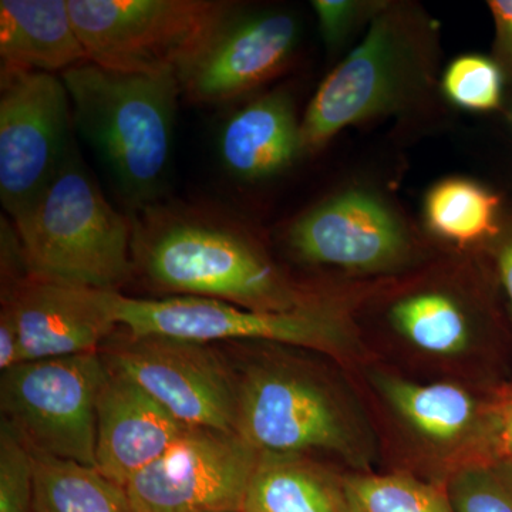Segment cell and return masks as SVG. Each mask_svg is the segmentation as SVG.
<instances>
[{
    "label": "cell",
    "instance_id": "cell-11",
    "mask_svg": "<svg viewBox=\"0 0 512 512\" xmlns=\"http://www.w3.org/2000/svg\"><path fill=\"white\" fill-rule=\"evenodd\" d=\"M70 109L62 77L2 72L0 200L12 220L39 197L72 153Z\"/></svg>",
    "mask_w": 512,
    "mask_h": 512
},
{
    "label": "cell",
    "instance_id": "cell-6",
    "mask_svg": "<svg viewBox=\"0 0 512 512\" xmlns=\"http://www.w3.org/2000/svg\"><path fill=\"white\" fill-rule=\"evenodd\" d=\"M367 382L416 461L417 477L446 487L461 470L501 458L510 386L457 377L417 380L386 369L369 370Z\"/></svg>",
    "mask_w": 512,
    "mask_h": 512
},
{
    "label": "cell",
    "instance_id": "cell-30",
    "mask_svg": "<svg viewBox=\"0 0 512 512\" xmlns=\"http://www.w3.org/2000/svg\"><path fill=\"white\" fill-rule=\"evenodd\" d=\"M23 363L22 339L15 316L9 306L2 305L0 312V369L2 373Z\"/></svg>",
    "mask_w": 512,
    "mask_h": 512
},
{
    "label": "cell",
    "instance_id": "cell-18",
    "mask_svg": "<svg viewBox=\"0 0 512 512\" xmlns=\"http://www.w3.org/2000/svg\"><path fill=\"white\" fill-rule=\"evenodd\" d=\"M301 154V121L292 97L284 92L251 101L222 128V164L247 183L281 174Z\"/></svg>",
    "mask_w": 512,
    "mask_h": 512
},
{
    "label": "cell",
    "instance_id": "cell-4",
    "mask_svg": "<svg viewBox=\"0 0 512 512\" xmlns=\"http://www.w3.org/2000/svg\"><path fill=\"white\" fill-rule=\"evenodd\" d=\"M237 394L235 431L259 453L323 451L370 471L375 430L349 387L299 363L264 360L238 377Z\"/></svg>",
    "mask_w": 512,
    "mask_h": 512
},
{
    "label": "cell",
    "instance_id": "cell-24",
    "mask_svg": "<svg viewBox=\"0 0 512 512\" xmlns=\"http://www.w3.org/2000/svg\"><path fill=\"white\" fill-rule=\"evenodd\" d=\"M505 76L493 57L461 55L441 79L444 96L458 109L488 113L503 107Z\"/></svg>",
    "mask_w": 512,
    "mask_h": 512
},
{
    "label": "cell",
    "instance_id": "cell-19",
    "mask_svg": "<svg viewBox=\"0 0 512 512\" xmlns=\"http://www.w3.org/2000/svg\"><path fill=\"white\" fill-rule=\"evenodd\" d=\"M0 57L2 72L63 74L89 62L69 0H2Z\"/></svg>",
    "mask_w": 512,
    "mask_h": 512
},
{
    "label": "cell",
    "instance_id": "cell-22",
    "mask_svg": "<svg viewBox=\"0 0 512 512\" xmlns=\"http://www.w3.org/2000/svg\"><path fill=\"white\" fill-rule=\"evenodd\" d=\"M33 457V512H136L126 488L96 467L37 453Z\"/></svg>",
    "mask_w": 512,
    "mask_h": 512
},
{
    "label": "cell",
    "instance_id": "cell-25",
    "mask_svg": "<svg viewBox=\"0 0 512 512\" xmlns=\"http://www.w3.org/2000/svg\"><path fill=\"white\" fill-rule=\"evenodd\" d=\"M446 490L457 512H512V461L495 458L461 470Z\"/></svg>",
    "mask_w": 512,
    "mask_h": 512
},
{
    "label": "cell",
    "instance_id": "cell-7",
    "mask_svg": "<svg viewBox=\"0 0 512 512\" xmlns=\"http://www.w3.org/2000/svg\"><path fill=\"white\" fill-rule=\"evenodd\" d=\"M69 9L90 63L178 77L235 8L214 0H69Z\"/></svg>",
    "mask_w": 512,
    "mask_h": 512
},
{
    "label": "cell",
    "instance_id": "cell-13",
    "mask_svg": "<svg viewBox=\"0 0 512 512\" xmlns=\"http://www.w3.org/2000/svg\"><path fill=\"white\" fill-rule=\"evenodd\" d=\"M114 348L107 363L180 423L235 431L237 379L208 343L128 335Z\"/></svg>",
    "mask_w": 512,
    "mask_h": 512
},
{
    "label": "cell",
    "instance_id": "cell-31",
    "mask_svg": "<svg viewBox=\"0 0 512 512\" xmlns=\"http://www.w3.org/2000/svg\"><path fill=\"white\" fill-rule=\"evenodd\" d=\"M501 458L512 461V387L504 404L503 426H501Z\"/></svg>",
    "mask_w": 512,
    "mask_h": 512
},
{
    "label": "cell",
    "instance_id": "cell-8",
    "mask_svg": "<svg viewBox=\"0 0 512 512\" xmlns=\"http://www.w3.org/2000/svg\"><path fill=\"white\" fill-rule=\"evenodd\" d=\"M106 301L117 325L134 336L208 345L217 340H261L315 350L340 362L355 360L360 350L349 322L329 306L311 311L259 312L197 296L140 299L113 291L106 292Z\"/></svg>",
    "mask_w": 512,
    "mask_h": 512
},
{
    "label": "cell",
    "instance_id": "cell-3",
    "mask_svg": "<svg viewBox=\"0 0 512 512\" xmlns=\"http://www.w3.org/2000/svg\"><path fill=\"white\" fill-rule=\"evenodd\" d=\"M62 77L73 120L109 167L136 210L154 204L163 187L175 110L181 93L175 74H130L86 62Z\"/></svg>",
    "mask_w": 512,
    "mask_h": 512
},
{
    "label": "cell",
    "instance_id": "cell-17",
    "mask_svg": "<svg viewBox=\"0 0 512 512\" xmlns=\"http://www.w3.org/2000/svg\"><path fill=\"white\" fill-rule=\"evenodd\" d=\"M187 429L146 390L107 363L96 420V468L103 476L126 488Z\"/></svg>",
    "mask_w": 512,
    "mask_h": 512
},
{
    "label": "cell",
    "instance_id": "cell-12",
    "mask_svg": "<svg viewBox=\"0 0 512 512\" xmlns=\"http://www.w3.org/2000/svg\"><path fill=\"white\" fill-rule=\"evenodd\" d=\"M259 454L235 431L188 427L127 495L136 512H241Z\"/></svg>",
    "mask_w": 512,
    "mask_h": 512
},
{
    "label": "cell",
    "instance_id": "cell-14",
    "mask_svg": "<svg viewBox=\"0 0 512 512\" xmlns=\"http://www.w3.org/2000/svg\"><path fill=\"white\" fill-rule=\"evenodd\" d=\"M384 323L404 352L433 366H491L498 349L480 299L450 279L424 278L394 292Z\"/></svg>",
    "mask_w": 512,
    "mask_h": 512
},
{
    "label": "cell",
    "instance_id": "cell-29",
    "mask_svg": "<svg viewBox=\"0 0 512 512\" xmlns=\"http://www.w3.org/2000/svg\"><path fill=\"white\" fill-rule=\"evenodd\" d=\"M495 278L507 303L512 319V220L501 225L500 231L490 242Z\"/></svg>",
    "mask_w": 512,
    "mask_h": 512
},
{
    "label": "cell",
    "instance_id": "cell-1",
    "mask_svg": "<svg viewBox=\"0 0 512 512\" xmlns=\"http://www.w3.org/2000/svg\"><path fill=\"white\" fill-rule=\"evenodd\" d=\"M131 224L133 259L161 291L259 312L328 306L299 288L245 229L221 215L151 204L136 210Z\"/></svg>",
    "mask_w": 512,
    "mask_h": 512
},
{
    "label": "cell",
    "instance_id": "cell-5",
    "mask_svg": "<svg viewBox=\"0 0 512 512\" xmlns=\"http://www.w3.org/2000/svg\"><path fill=\"white\" fill-rule=\"evenodd\" d=\"M433 40L417 10L387 3L309 103L302 154L318 153L346 127L397 114L419 99L433 76Z\"/></svg>",
    "mask_w": 512,
    "mask_h": 512
},
{
    "label": "cell",
    "instance_id": "cell-9",
    "mask_svg": "<svg viewBox=\"0 0 512 512\" xmlns=\"http://www.w3.org/2000/svg\"><path fill=\"white\" fill-rule=\"evenodd\" d=\"M106 375L99 352L20 363L2 373V420L33 453L96 467L97 399Z\"/></svg>",
    "mask_w": 512,
    "mask_h": 512
},
{
    "label": "cell",
    "instance_id": "cell-32",
    "mask_svg": "<svg viewBox=\"0 0 512 512\" xmlns=\"http://www.w3.org/2000/svg\"><path fill=\"white\" fill-rule=\"evenodd\" d=\"M507 116H508V121H510V124L512 126V100H511L510 106H508Z\"/></svg>",
    "mask_w": 512,
    "mask_h": 512
},
{
    "label": "cell",
    "instance_id": "cell-28",
    "mask_svg": "<svg viewBox=\"0 0 512 512\" xmlns=\"http://www.w3.org/2000/svg\"><path fill=\"white\" fill-rule=\"evenodd\" d=\"M494 20L493 59L503 70L505 80L512 82V0L488 2Z\"/></svg>",
    "mask_w": 512,
    "mask_h": 512
},
{
    "label": "cell",
    "instance_id": "cell-23",
    "mask_svg": "<svg viewBox=\"0 0 512 512\" xmlns=\"http://www.w3.org/2000/svg\"><path fill=\"white\" fill-rule=\"evenodd\" d=\"M350 512H457L446 487L409 471L345 474Z\"/></svg>",
    "mask_w": 512,
    "mask_h": 512
},
{
    "label": "cell",
    "instance_id": "cell-21",
    "mask_svg": "<svg viewBox=\"0 0 512 512\" xmlns=\"http://www.w3.org/2000/svg\"><path fill=\"white\" fill-rule=\"evenodd\" d=\"M430 234L458 247L491 242L500 231V200L493 191L466 177L434 184L423 204Z\"/></svg>",
    "mask_w": 512,
    "mask_h": 512
},
{
    "label": "cell",
    "instance_id": "cell-10",
    "mask_svg": "<svg viewBox=\"0 0 512 512\" xmlns=\"http://www.w3.org/2000/svg\"><path fill=\"white\" fill-rule=\"evenodd\" d=\"M286 247L301 264L346 275L399 274L419 255L416 239L376 192L346 188L296 218Z\"/></svg>",
    "mask_w": 512,
    "mask_h": 512
},
{
    "label": "cell",
    "instance_id": "cell-26",
    "mask_svg": "<svg viewBox=\"0 0 512 512\" xmlns=\"http://www.w3.org/2000/svg\"><path fill=\"white\" fill-rule=\"evenodd\" d=\"M35 457L6 421L0 426V512L33 511Z\"/></svg>",
    "mask_w": 512,
    "mask_h": 512
},
{
    "label": "cell",
    "instance_id": "cell-15",
    "mask_svg": "<svg viewBox=\"0 0 512 512\" xmlns=\"http://www.w3.org/2000/svg\"><path fill=\"white\" fill-rule=\"evenodd\" d=\"M299 35L298 20L291 13L232 12L178 76L181 93L192 103L220 104L254 92L291 63Z\"/></svg>",
    "mask_w": 512,
    "mask_h": 512
},
{
    "label": "cell",
    "instance_id": "cell-16",
    "mask_svg": "<svg viewBox=\"0 0 512 512\" xmlns=\"http://www.w3.org/2000/svg\"><path fill=\"white\" fill-rule=\"evenodd\" d=\"M106 292L43 281L26 274L9 288V306L22 339V360L97 352L116 330Z\"/></svg>",
    "mask_w": 512,
    "mask_h": 512
},
{
    "label": "cell",
    "instance_id": "cell-20",
    "mask_svg": "<svg viewBox=\"0 0 512 512\" xmlns=\"http://www.w3.org/2000/svg\"><path fill=\"white\" fill-rule=\"evenodd\" d=\"M241 512H350L345 476L306 454H259Z\"/></svg>",
    "mask_w": 512,
    "mask_h": 512
},
{
    "label": "cell",
    "instance_id": "cell-27",
    "mask_svg": "<svg viewBox=\"0 0 512 512\" xmlns=\"http://www.w3.org/2000/svg\"><path fill=\"white\" fill-rule=\"evenodd\" d=\"M386 2L363 0H315L312 8L318 18L319 32L329 50L340 49L357 29L372 22Z\"/></svg>",
    "mask_w": 512,
    "mask_h": 512
},
{
    "label": "cell",
    "instance_id": "cell-2",
    "mask_svg": "<svg viewBox=\"0 0 512 512\" xmlns=\"http://www.w3.org/2000/svg\"><path fill=\"white\" fill-rule=\"evenodd\" d=\"M26 274L119 292L133 269V224L104 197L76 146L45 190L13 218Z\"/></svg>",
    "mask_w": 512,
    "mask_h": 512
}]
</instances>
